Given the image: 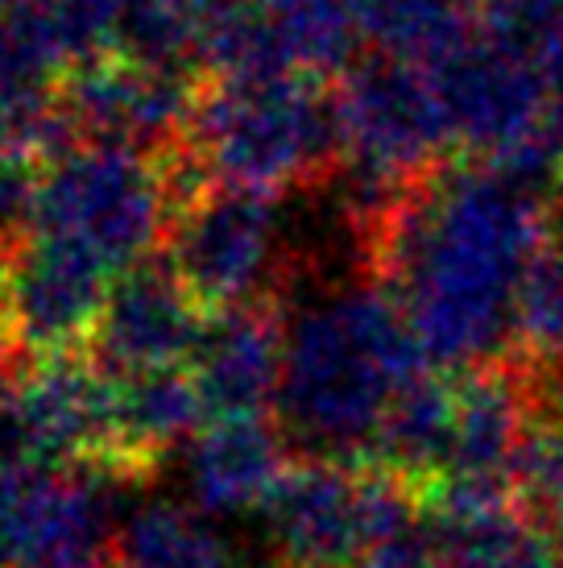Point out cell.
<instances>
[{
	"mask_svg": "<svg viewBox=\"0 0 563 568\" xmlns=\"http://www.w3.org/2000/svg\"><path fill=\"white\" fill-rule=\"evenodd\" d=\"M269 30L298 75H328L360 59L365 26L357 0H266Z\"/></svg>",
	"mask_w": 563,
	"mask_h": 568,
	"instance_id": "e0dca14e",
	"label": "cell"
},
{
	"mask_svg": "<svg viewBox=\"0 0 563 568\" xmlns=\"http://www.w3.org/2000/svg\"><path fill=\"white\" fill-rule=\"evenodd\" d=\"M191 506L212 519L266 510L278 481L290 469V444L278 424L257 419H212L187 448Z\"/></svg>",
	"mask_w": 563,
	"mask_h": 568,
	"instance_id": "5bb4252c",
	"label": "cell"
},
{
	"mask_svg": "<svg viewBox=\"0 0 563 568\" xmlns=\"http://www.w3.org/2000/svg\"><path fill=\"white\" fill-rule=\"evenodd\" d=\"M13 386H17V365H13V357L0 348V403L13 398Z\"/></svg>",
	"mask_w": 563,
	"mask_h": 568,
	"instance_id": "7402d4cb",
	"label": "cell"
},
{
	"mask_svg": "<svg viewBox=\"0 0 563 568\" xmlns=\"http://www.w3.org/2000/svg\"><path fill=\"white\" fill-rule=\"evenodd\" d=\"M0 4H25V0H0Z\"/></svg>",
	"mask_w": 563,
	"mask_h": 568,
	"instance_id": "cb8c5ba5",
	"label": "cell"
},
{
	"mask_svg": "<svg viewBox=\"0 0 563 568\" xmlns=\"http://www.w3.org/2000/svg\"><path fill=\"white\" fill-rule=\"evenodd\" d=\"M427 369L386 286H336L286 324L282 436L298 457L365 465L398 395Z\"/></svg>",
	"mask_w": 563,
	"mask_h": 568,
	"instance_id": "7a4b0ae2",
	"label": "cell"
},
{
	"mask_svg": "<svg viewBox=\"0 0 563 568\" xmlns=\"http://www.w3.org/2000/svg\"><path fill=\"white\" fill-rule=\"evenodd\" d=\"M357 568H439L436 531H431L427 515L419 523H410L407 531H398L393 539L377 544Z\"/></svg>",
	"mask_w": 563,
	"mask_h": 568,
	"instance_id": "d6986e66",
	"label": "cell"
},
{
	"mask_svg": "<svg viewBox=\"0 0 563 568\" xmlns=\"http://www.w3.org/2000/svg\"><path fill=\"white\" fill-rule=\"evenodd\" d=\"M38 195H42V166L17 154H0V253L4 257L30 241L38 224Z\"/></svg>",
	"mask_w": 563,
	"mask_h": 568,
	"instance_id": "ac0fdd59",
	"label": "cell"
},
{
	"mask_svg": "<svg viewBox=\"0 0 563 568\" xmlns=\"http://www.w3.org/2000/svg\"><path fill=\"white\" fill-rule=\"evenodd\" d=\"M207 328V312L178 283L171 262L157 253L150 262L116 274L109 303L92 332V357L109 378L187 369Z\"/></svg>",
	"mask_w": 563,
	"mask_h": 568,
	"instance_id": "30bf717a",
	"label": "cell"
},
{
	"mask_svg": "<svg viewBox=\"0 0 563 568\" xmlns=\"http://www.w3.org/2000/svg\"><path fill=\"white\" fill-rule=\"evenodd\" d=\"M336 109L345 129L340 174L390 200L443 166L452 145L431 75L398 54H360L336 83Z\"/></svg>",
	"mask_w": 563,
	"mask_h": 568,
	"instance_id": "8992f818",
	"label": "cell"
},
{
	"mask_svg": "<svg viewBox=\"0 0 563 568\" xmlns=\"http://www.w3.org/2000/svg\"><path fill=\"white\" fill-rule=\"evenodd\" d=\"M174 4H178V13L187 17L191 33H195V50H199L207 38L233 30L236 21H245V17L262 13L266 0H174Z\"/></svg>",
	"mask_w": 563,
	"mask_h": 568,
	"instance_id": "ffe728a7",
	"label": "cell"
},
{
	"mask_svg": "<svg viewBox=\"0 0 563 568\" xmlns=\"http://www.w3.org/2000/svg\"><path fill=\"white\" fill-rule=\"evenodd\" d=\"M109 395V374L88 353H66L17 369L13 407L30 427L38 457L54 469H79L104 460Z\"/></svg>",
	"mask_w": 563,
	"mask_h": 568,
	"instance_id": "7c38bea8",
	"label": "cell"
},
{
	"mask_svg": "<svg viewBox=\"0 0 563 568\" xmlns=\"http://www.w3.org/2000/svg\"><path fill=\"white\" fill-rule=\"evenodd\" d=\"M183 142L216 187L278 200L319 187L345 166L336 88L319 75L204 80Z\"/></svg>",
	"mask_w": 563,
	"mask_h": 568,
	"instance_id": "3957f363",
	"label": "cell"
},
{
	"mask_svg": "<svg viewBox=\"0 0 563 568\" xmlns=\"http://www.w3.org/2000/svg\"><path fill=\"white\" fill-rule=\"evenodd\" d=\"M286 320L278 303L207 316L191 357V378L212 419H257L278 403Z\"/></svg>",
	"mask_w": 563,
	"mask_h": 568,
	"instance_id": "8fae6325",
	"label": "cell"
},
{
	"mask_svg": "<svg viewBox=\"0 0 563 568\" xmlns=\"http://www.w3.org/2000/svg\"><path fill=\"white\" fill-rule=\"evenodd\" d=\"M109 568H233V556L228 539L199 506L150 498L129 510Z\"/></svg>",
	"mask_w": 563,
	"mask_h": 568,
	"instance_id": "2e32d148",
	"label": "cell"
},
{
	"mask_svg": "<svg viewBox=\"0 0 563 568\" xmlns=\"http://www.w3.org/2000/svg\"><path fill=\"white\" fill-rule=\"evenodd\" d=\"M547 250V204L531 179L489 162H443L390 207L369 270L402 307L431 369L505 365L531 270Z\"/></svg>",
	"mask_w": 563,
	"mask_h": 568,
	"instance_id": "6da1fadb",
	"label": "cell"
},
{
	"mask_svg": "<svg viewBox=\"0 0 563 568\" xmlns=\"http://www.w3.org/2000/svg\"><path fill=\"white\" fill-rule=\"evenodd\" d=\"M547 250L563 262V183L547 200Z\"/></svg>",
	"mask_w": 563,
	"mask_h": 568,
	"instance_id": "44dd1931",
	"label": "cell"
},
{
	"mask_svg": "<svg viewBox=\"0 0 563 568\" xmlns=\"http://www.w3.org/2000/svg\"><path fill=\"white\" fill-rule=\"evenodd\" d=\"M439 568H555L560 536L522 503L448 506L427 515Z\"/></svg>",
	"mask_w": 563,
	"mask_h": 568,
	"instance_id": "9a60e30c",
	"label": "cell"
},
{
	"mask_svg": "<svg viewBox=\"0 0 563 568\" xmlns=\"http://www.w3.org/2000/svg\"><path fill=\"white\" fill-rule=\"evenodd\" d=\"M4 262H9V257H4V253H0V278H4Z\"/></svg>",
	"mask_w": 563,
	"mask_h": 568,
	"instance_id": "603a6c76",
	"label": "cell"
},
{
	"mask_svg": "<svg viewBox=\"0 0 563 568\" xmlns=\"http://www.w3.org/2000/svg\"><path fill=\"white\" fill-rule=\"evenodd\" d=\"M422 519V503L390 474L357 460L298 457L266 503L286 568H357L377 544Z\"/></svg>",
	"mask_w": 563,
	"mask_h": 568,
	"instance_id": "5b68a950",
	"label": "cell"
},
{
	"mask_svg": "<svg viewBox=\"0 0 563 568\" xmlns=\"http://www.w3.org/2000/svg\"><path fill=\"white\" fill-rule=\"evenodd\" d=\"M162 257L207 316L278 303L286 286L278 204L269 195L212 187L166 229Z\"/></svg>",
	"mask_w": 563,
	"mask_h": 568,
	"instance_id": "52a82bcc",
	"label": "cell"
},
{
	"mask_svg": "<svg viewBox=\"0 0 563 568\" xmlns=\"http://www.w3.org/2000/svg\"><path fill=\"white\" fill-rule=\"evenodd\" d=\"M171 229V200L162 166L150 154L116 145H75L42 166L33 233L63 237L100 257L112 274L162 253Z\"/></svg>",
	"mask_w": 563,
	"mask_h": 568,
	"instance_id": "277c9868",
	"label": "cell"
},
{
	"mask_svg": "<svg viewBox=\"0 0 563 568\" xmlns=\"http://www.w3.org/2000/svg\"><path fill=\"white\" fill-rule=\"evenodd\" d=\"M204 398L191 369H154L112 378L109 395V440L100 469L145 486L150 477L204 432Z\"/></svg>",
	"mask_w": 563,
	"mask_h": 568,
	"instance_id": "4fadbf2b",
	"label": "cell"
},
{
	"mask_svg": "<svg viewBox=\"0 0 563 568\" xmlns=\"http://www.w3.org/2000/svg\"><path fill=\"white\" fill-rule=\"evenodd\" d=\"M555 568H563V560H560V565H555Z\"/></svg>",
	"mask_w": 563,
	"mask_h": 568,
	"instance_id": "d4e9b609",
	"label": "cell"
},
{
	"mask_svg": "<svg viewBox=\"0 0 563 568\" xmlns=\"http://www.w3.org/2000/svg\"><path fill=\"white\" fill-rule=\"evenodd\" d=\"M112 283L116 274L88 250L30 233L21 250L9 253L0 278V348L17 369L88 353Z\"/></svg>",
	"mask_w": 563,
	"mask_h": 568,
	"instance_id": "ba28073f",
	"label": "cell"
},
{
	"mask_svg": "<svg viewBox=\"0 0 563 568\" xmlns=\"http://www.w3.org/2000/svg\"><path fill=\"white\" fill-rule=\"evenodd\" d=\"M199 83L104 54L66 75L63 109L79 145H116L157 159L187 138Z\"/></svg>",
	"mask_w": 563,
	"mask_h": 568,
	"instance_id": "9c48e42d",
	"label": "cell"
}]
</instances>
